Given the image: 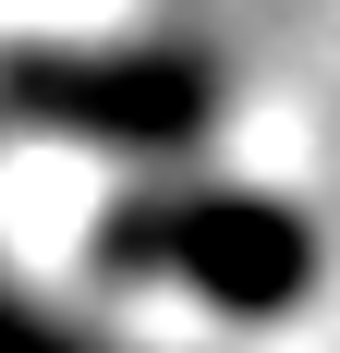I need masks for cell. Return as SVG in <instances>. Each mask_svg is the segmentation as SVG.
Wrapping results in <instances>:
<instances>
[{
  "label": "cell",
  "instance_id": "3",
  "mask_svg": "<svg viewBox=\"0 0 340 353\" xmlns=\"http://www.w3.org/2000/svg\"><path fill=\"white\" fill-rule=\"evenodd\" d=\"M0 353H109V341H98V329H73L61 305H36V292L0 281Z\"/></svg>",
  "mask_w": 340,
  "mask_h": 353
},
{
  "label": "cell",
  "instance_id": "2",
  "mask_svg": "<svg viewBox=\"0 0 340 353\" xmlns=\"http://www.w3.org/2000/svg\"><path fill=\"white\" fill-rule=\"evenodd\" d=\"M0 122L36 146H98V159H195L219 134V61L206 49H61L12 37L0 49Z\"/></svg>",
  "mask_w": 340,
  "mask_h": 353
},
{
  "label": "cell",
  "instance_id": "1",
  "mask_svg": "<svg viewBox=\"0 0 340 353\" xmlns=\"http://www.w3.org/2000/svg\"><path fill=\"white\" fill-rule=\"evenodd\" d=\"M316 219L292 195H243V183H170V195H122L98 219V281H170L219 305L231 329H279L316 292Z\"/></svg>",
  "mask_w": 340,
  "mask_h": 353
}]
</instances>
